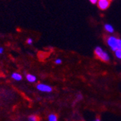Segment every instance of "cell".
I'll return each instance as SVG.
<instances>
[{
	"instance_id": "obj_2",
	"label": "cell",
	"mask_w": 121,
	"mask_h": 121,
	"mask_svg": "<svg viewBox=\"0 0 121 121\" xmlns=\"http://www.w3.org/2000/svg\"><path fill=\"white\" fill-rule=\"evenodd\" d=\"M118 38L114 36H109L107 39V43L113 52L117 49V43H118Z\"/></svg>"
},
{
	"instance_id": "obj_13",
	"label": "cell",
	"mask_w": 121,
	"mask_h": 121,
	"mask_svg": "<svg viewBox=\"0 0 121 121\" xmlns=\"http://www.w3.org/2000/svg\"><path fill=\"white\" fill-rule=\"evenodd\" d=\"M89 1L91 4H96L99 0H89Z\"/></svg>"
},
{
	"instance_id": "obj_10",
	"label": "cell",
	"mask_w": 121,
	"mask_h": 121,
	"mask_svg": "<svg viewBox=\"0 0 121 121\" xmlns=\"http://www.w3.org/2000/svg\"><path fill=\"white\" fill-rule=\"evenodd\" d=\"M28 121H39V118L36 115H30L28 117Z\"/></svg>"
},
{
	"instance_id": "obj_15",
	"label": "cell",
	"mask_w": 121,
	"mask_h": 121,
	"mask_svg": "<svg viewBox=\"0 0 121 121\" xmlns=\"http://www.w3.org/2000/svg\"><path fill=\"white\" fill-rule=\"evenodd\" d=\"M93 121H100V120H99V119H96V120H93Z\"/></svg>"
},
{
	"instance_id": "obj_11",
	"label": "cell",
	"mask_w": 121,
	"mask_h": 121,
	"mask_svg": "<svg viewBox=\"0 0 121 121\" xmlns=\"http://www.w3.org/2000/svg\"><path fill=\"white\" fill-rule=\"evenodd\" d=\"M62 60L60 58H57V60H55V61H54V62H55V64H57V65H60L62 63Z\"/></svg>"
},
{
	"instance_id": "obj_5",
	"label": "cell",
	"mask_w": 121,
	"mask_h": 121,
	"mask_svg": "<svg viewBox=\"0 0 121 121\" xmlns=\"http://www.w3.org/2000/svg\"><path fill=\"white\" fill-rule=\"evenodd\" d=\"M104 30H105L107 33H109V34H113L114 31H115L114 27H113L111 24H109V23L104 24Z\"/></svg>"
},
{
	"instance_id": "obj_16",
	"label": "cell",
	"mask_w": 121,
	"mask_h": 121,
	"mask_svg": "<svg viewBox=\"0 0 121 121\" xmlns=\"http://www.w3.org/2000/svg\"><path fill=\"white\" fill-rule=\"evenodd\" d=\"M109 1H110V2H111V1H112V0H109Z\"/></svg>"
},
{
	"instance_id": "obj_8",
	"label": "cell",
	"mask_w": 121,
	"mask_h": 121,
	"mask_svg": "<svg viewBox=\"0 0 121 121\" xmlns=\"http://www.w3.org/2000/svg\"><path fill=\"white\" fill-rule=\"evenodd\" d=\"M48 120L49 121H57V117L54 114H50L48 116Z\"/></svg>"
},
{
	"instance_id": "obj_4",
	"label": "cell",
	"mask_w": 121,
	"mask_h": 121,
	"mask_svg": "<svg viewBox=\"0 0 121 121\" xmlns=\"http://www.w3.org/2000/svg\"><path fill=\"white\" fill-rule=\"evenodd\" d=\"M36 89L42 92H47V93H49L52 92V88L47 85V84H44V83H39L36 85Z\"/></svg>"
},
{
	"instance_id": "obj_9",
	"label": "cell",
	"mask_w": 121,
	"mask_h": 121,
	"mask_svg": "<svg viewBox=\"0 0 121 121\" xmlns=\"http://www.w3.org/2000/svg\"><path fill=\"white\" fill-rule=\"evenodd\" d=\"M115 55L117 58L121 60V49H117L115 51Z\"/></svg>"
},
{
	"instance_id": "obj_6",
	"label": "cell",
	"mask_w": 121,
	"mask_h": 121,
	"mask_svg": "<svg viewBox=\"0 0 121 121\" xmlns=\"http://www.w3.org/2000/svg\"><path fill=\"white\" fill-rule=\"evenodd\" d=\"M26 79L30 83H34L36 81V77L32 74H27L26 75Z\"/></svg>"
},
{
	"instance_id": "obj_14",
	"label": "cell",
	"mask_w": 121,
	"mask_h": 121,
	"mask_svg": "<svg viewBox=\"0 0 121 121\" xmlns=\"http://www.w3.org/2000/svg\"><path fill=\"white\" fill-rule=\"evenodd\" d=\"M4 52V49L2 47H0V54H2Z\"/></svg>"
},
{
	"instance_id": "obj_12",
	"label": "cell",
	"mask_w": 121,
	"mask_h": 121,
	"mask_svg": "<svg viewBox=\"0 0 121 121\" xmlns=\"http://www.w3.org/2000/svg\"><path fill=\"white\" fill-rule=\"evenodd\" d=\"M27 43H28V44H29V45H31L32 43H33V39H30V38L28 39H27Z\"/></svg>"
},
{
	"instance_id": "obj_7",
	"label": "cell",
	"mask_w": 121,
	"mask_h": 121,
	"mask_svg": "<svg viewBox=\"0 0 121 121\" xmlns=\"http://www.w3.org/2000/svg\"><path fill=\"white\" fill-rule=\"evenodd\" d=\"M12 78L14 79L15 81H21L22 80V75L20 74V73H14L12 74Z\"/></svg>"
},
{
	"instance_id": "obj_3",
	"label": "cell",
	"mask_w": 121,
	"mask_h": 121,
	"mask_svg": "<svg viewBox=\"0 0 121 121\" xmlns=\"http://www.w3.org/2000/svg\"><path fill=\"white\" fill-rule=\"evenodd\" d=\"M110 3L111 2L109 1V0H99L96 4L99 9L102 11H104V10H107L109 7Z\"/></svg>"
},
{
	"instance_id": "obj_1",
	"label": "cell",
	"mask_w": 121,
	"mask_h": 121,
	"mask_svg": "<svg viewBox=\"0 0 121 121\" xmlns=\"http://www.w3.org/2000/svg\"><path fill=\"white\" fill-rule=\"evenodd\" d=\"M94 54L99 59H100L101 60H102L104 62H108L109 60V59H110L108 53L100 47H96L95 48Z\"/></svg>"
}]
</instances>
